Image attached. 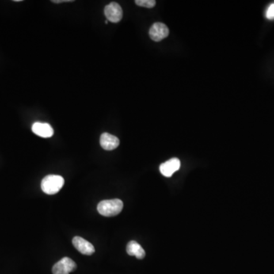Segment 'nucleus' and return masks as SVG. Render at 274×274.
<instances>
[{
	"label": "nucleus",
	"mask_w": 274,
	"mask_h": 274,
	"mask_svg": "<svg viewBox=\"0 0 274 274\" xmlns=\"http://www.w3.org/2000/svg\"><path fill=\"white\" fill-rule=\"evenodd\" d=\"M266 17L267 20H274V2L270 5L269 7L267 8L266 12Z\"/></svg>",
	"instance_id": "12"
},
{
	"label": "nucleus",
	"mask_w": 274,
	"mask_h": 274,
	"mask_svg": "<svg viewBox=\"0 0 274 274\" xmlns=\"http://www.w3.org/2000/svg\"><path fill=\"white\" fill-rule=\"evenodd\" d=\"M73 244L75 248H77V250L82 254L92 255V254L95 253V251H96L95 247L93 246L92 243L79 236H76L73 238Z\"/></svg>",
	"instance_id": "6"
},
{
	"label": "nucleus",
	"mask_w": 274,
	"mask_h": 274,
	"mask_svg": "<svg viewBox=\"0 0 274 274\" xmlns=\"http://www.w3.org/2000/svg\"><path fill=\"white\" fill-rule=\"evenodd\" d=\"M15 2H21V0H15Z\"/></svg>",
	"instance_id": "14"
},
{
	"label": "nucleus",
	"mask_w": 274,
	"mask_h": 274,
	"mask_svg": "<svg viewBox=\"0 0 274 274\" xmlns=\"http://www.w3.org/2000/svg\"><path fill=\"white\" fill-rule=\"evenodd\" d=\"M180 161L178 158H173L169 161H165L160 165L159 170L162 176L170 177L175 172L180 169Z\"/></svg>",
	"instance_id": "7"
},
{
	"label": "nucleus",
	"mask_w": 274,
	"mask_h": 274,
	"mask_svg": "<svg viewBox=\"0 0 274 274\" xmlns=\"http://www.w3.org/2000/svg\"><path fill=\"white\" fill-rule=\"evenodd\" d=\"M52 2L54 3H61V2H72V0H53Z\"/></svg>",
	"instance_id": "13"
},
{
	"label": "nucleus",
	"mask_w": 274,
	"mask_h": 274,
	"mask_svg": "<svg viewBox=\"0 0 274 274\" xmlns=\"http://www.w3.org/2000/svg\"><path fill=\"white\" fill-rule=\"evenodd\" d=\"M100 144L104 150H114L120 145V140L117 137L111 135L108 133H104L101 134L100 138Z\"/></svg>",
	"instance_id": "8"
},
{
	"label": "nucleus",
	"mask_w": 274,
	"mask_h": 274,
	"mask_svg": "<svg viewBox=\"0 0 274 274\" xmlns=\"http://www.w3.org/2000/svg\"><path fill=\"white\" fill-rule=\"evenodd\" d=\"M127 252L130 256H135L138 259H143L146 256L143 248L135 241H130L127 244Z\"/></svg>",
	"instance_id": "10"
},
{
	"label": "nucleus",
	"mask_w": 274,
	"mask_h": 274,
	"mask_svg": "<svg viewBox=\"0 0 274 274\" xmlns=\"http://www.w3.org/2000/svg\"><path fill=\"white\" fill-rule=\"evenodd\" d=\"M77 265L70 257H63L53 267V274H70L77 269Z\"/></svg>",
	"instance_id": "3"
},
{
	"label": "nucleus",
	"mask_w": 274,
	"mask_h": 274,
	"mask_svg": "<svg viewBox=\"0 0 274 274\" xmlns=\"http://www.w3.org/2000/svg\"><path fill=\"white\" fill-rule=\"evenodd\" d=\"M64 184V179L62 176L49 175L41 181V190L49 195L58 194Z\"/></svg>",
	"instance_id": "2"
},
{
	"label": "nucleus",
	"mask_w": 274,
	"mask_h": 274,
	"mask_svg": "<svg viewBox=\"0 0 274 274\" xmlns=\"http://www.w3.org/2000/svg\"><path fill=\"white\" fill-rule=\"evenodd\" d=\"M32 131L34 134L43 138H49L54 135V130L49 123L36 122L32 126Z\"/></svg>",
	"instance_id": "9"
},
{
	"label": "nucleus",
	"mask_w": 274,
	"mask_h": 274,
	"mask_svg": "<svg viewBox=\"0 0 274 274\" xmlns=\"http://www.w3.org/2000/svg\"><path fill=\"white\" fill-rule=\"evenodd\" d=\"M135 3L142 7L152 9L156 5L157 2L155 0H136Z\"/></svg>",
	"instance_id": "11"
},
{
	"label": "nucleus",
	"mask_w": 274,
	"mask_h": 274,
	"mask_svg": "<svg viewBox=\"0 0 274 274\" xmlns=\"http://www.w3.org/2000/svg\"><path fill=\"white\" fill-rule=\"evenodd\" d=\"M169 30L166 24L161 22H156L149 29V36L154 41H161L169 36Z\"/></svg>",
	"instance_id": "5"
},
{
	"label": "nucleus",
	"mask_w": 274,
	"mask_h": 274,
	"mask_svg": "<svg viewBox=\"0 0 274 274\" xmlns=\"http://www.w3.org/2000/svg\"><path fill=\"white\" fill-rule=\"evenodd\" d=\"M104 12L107 20L111 22H119L123 18V10L121 6L117 2H111L106 5Z\"/></svg>",
	"instance_id": "4"
},
{
	"label": "nucleus",
	"mask_w": 274,
	"mask_h": 274,
	"mask_svg": "<svg viewBox=\"0 0 274 274\" xmlns=\"http://www.w3.org/2000/svg\"><path fill=\"white\" fill-rule=\"evenodd\" d=\"M123 203L120 199L102 200L98 205V211L106 217L115 216L123 210Z\"/></svg>",
	"instance_id": "1"
}]
</instances>
